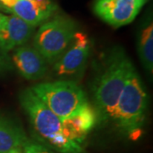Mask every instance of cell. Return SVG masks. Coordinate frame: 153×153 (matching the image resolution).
<instances>
[{"label": "cell", "instance_id": "cell-1", "mask_svg": "<svg viewBox=\"0 0 153 153\" xmlns=\"http://www.w3.org/2000/svg\"><path fill=\"white\" fill-rule=\"evenodd\" d=\"M134 68L122 47H113L103 59L92 86L98 123L111 122L122 91Z\"/></svg>", "mask_w": 153, "mask_h": 153}, {"label": "cell", "instance_id": "cell-2", "mask_svg": "<svg viewBox=\"0 0 153 153\" xmlns=\"http://www.w3.org/2000/svg\"><path fill=\"white\" fill-rule=\"evenodd\" d=\"M19 98L21 105L30 119L34 137L39 144L59 153H86L81 145L64 134L61 119L37 97L31 88L23 90Z\"/></svg>", "mask_w": 153, "mask_h": 153}, {"label": "cell", "instance_id": "cell-3", "mask_svg": "<svg viewBox=\"0 0 153 153\" xmlns=\"http://www.w3.org/2000/svg\"><path fill=\"white\" fill-rule=\"evenodd\" d=\"M148 96L135 68L130 72L115 109L111 122L123 135L133 140L142 134Z\"/></svg>", "mask_w": 153, "mask_h": 153}, {"label": "cell", "instance_id": "cell-4", "mask_svg": "<svg viewBox=\"0 0 153 153\" xmlns=\"http://www.w3.org/2000/svg\"><path fill=\"white\" fill-rule=\"evenodd\" d=\"M31 90L61 120L77 113L88 103L85 92L73 81L41 82Z\"/></svg>", "mask_w": 153, "mask_h": 153}, {"label": "cell", "instance_id": "cell-5", "mask_svg": "<svg viewBox=\"0 0 153 153\" xmlns=\"http://www.w3.org/2000/svg\"><path fill=\"white\" fill-rule=\"evenodd\" d=\"M76 22L57 16L44 23L34 37V48L49 63H55L71 43L76 33Z\"/></svg>", "mask_w": 153, "mask_h": 153}, {"label": "cell", "instance_id": "cell-6", "mask_svg": "<svg viewBox=\"0 0 153 153\" xmlns=\"http://www.w3.org/2000/svg\"><path fill=\"white\" fill-rule=\"evenodd\" d=\"M90 48V40L87 34L76 32L68 48L55 62L54 75L59 77L82 75L87 65Z\"/></svg>", "mask_w": 153, "mask_h": 153}, {"label": "cell", "instance_id": "cell-7", "mask_svg": "<svg viewBox=\"0 0 153 153\" xmlns=\"http://www.w3.org/2000/svg\"><path fill=\"white\" fill-rule=\"evenodd\" d=\"M147 0H95L94 12L115 28L131 23Z\"/></svg>", "mask_w": 153, "mask_h": 153}, {"label": "cell", "instance_id": "cell-8", "mask_svg": "<svg viewBox=\"0 0 153 153\" xmlns=\"http://www.w3.org/2000/svg\"><path fill=\"white\" fill-rule=\"evenodd\" d=\"M11 60L19 73L28 80L42 78L48 69L45 59L30 46H21L15 49Z\"/></svg>", "mask_w": 153, "mask_h": 153}, {"label": "cell", "instance_id": "cell-9", "mask_svg": "<svg viewBox=\"0 0 153 153\" xmlns=\"http://www.w3.org/2000/svg\"><path fill=\"white\" fill-rule=\"evenodd\" d=\"M61 122L64 134L72 141L81 145L88 134L95 127L98 118L94 108L88 103L77 113Z\"/></svg>", "mask_w": 153, "mask_h": 153}, {"label": "cell", "instance_id": "cell-10", "mask_svg": "<svg viewBox=\"0 0 153 153\" xmlns=\"http://www.w3.org/2000/svg\"><path fill=\"white\" fill-rule=\"evenodd\" d=\"M34 27L14 15L6 17L0 29V49L10 51L25 44L31 38Z\"/></svg>", "mask_w": 153, "mask_h": 153}, {"label": "cell", "instance_id": "cell-11", "mask_svg": "<svg viewBox=\"0 0 153 153\" xmlns=\"http://www.w3.org/2000/svg\"><path fill=\"white\" fill-rule=\"evenodd\" d=\"M29 142L21 126L0 116V153H23Z\"/></svg>", "mask_w": 153, "mask_h": 153}, {"label": "cell", "instance_id": "cell-12", "mask_svg": "<svg viewBox=\"0 0 153 153\" xmlns=\"http://www.w3.org/2000/svg\"><path fill=\"white\" fill-rule=\"evenodd\" d=\"M138 53L146 70L152 75L153 71V24L148 18L141 27L138 38Z\"/></svg>", "mask_w": 153, "mask_h": 153}, {"label": "cell", "instance_id": "cell-13", "mask_svg": "<svg viewBox=\"0 0 153 153\" xmlns=\"http://www.w3.org/2000/svg\"><path fill=\"white\" fill-rule=\"evenodd\" d=\"M10 12L34 28L53 16L38 9L30 0H18Z\"/></svg>", "mask_w": 153, "mask_h": 153}, {"label": "cell", "instance_id": "cell-14", "mask_svg": "<svg viewBox=\"0 0 153 153\" xmlns=\"http://www.w3.org/2000/svg\"><path fill=\"white\" fill-rule=\"evenodd\" d=\"M14 65L7 52L0 49V74L12 71Z\"/></svg>", "mask_w": 153, "mask_h": 153}, {"label": "cell", "instance_id": "cell-15", "mask_svg": "<svg viewBox=\"0 0 153 153\" xmlns=\"http://www.w3.org/2000/svg\"><path fill=\"white\" fill-rule=\"evenodd\" d=\"M24 153H55L54 151L50 150L46 146L37 142L28 143L24 149Z\"/></svg>", "mask_w": 153, "mask_h": 153}, {"label": "cell", "instance_id": "cell-16", "mask_svg": "<svg viewBox=\"0 0 153 153\" xmlns=\"http://www.w3.org/2000/svg\"><path fill=\"white\" fill-rule=\"evenodd\" d=\"M33 4L44 12H48L50 14H54L57 10V6L53 4L50 0H30Z\"/></svg>", "mask_w": 153, "mask_h": 153}, {"label": "cell", "instance_id": "cell-17", "mask_svg": "<svg viewBox=\"0 0 153 153\" xmlns=\"http://www.w3.org/2000/svg\"><path fill=\"white\" fill-rule=\"evenodd\" d=\"M18 0H0V5L3 6L4 9V11L10 12V10L13 8V6L16 4Z\"/></svg>", "mask_w": 153, "mask_h": 153}, {"label": "cell", "instance_id": "cell-18", "mask_svg": "<svg viewBox=\"0 0 153 153\" xmlns=\"http://www.w3.org/2000/svg\"><path fill=\"white\" fill-rule=\"evenodd\" d=\"M6 17H7V16H4V15H3V14H1V13H0V29L2 28L3 25H4V22H5Z\"/></svg>", "mask_w": 153, "mask_h": 153}, {"label": "cell", "instance_id": "cell-19", "mask_svg": "<svg viewBox=\"0 0 153 153\" xmlns=\"http://www.w3.org/2000/svg\"><path fill=\"white\" fill-rule=\"evenodd\" d=\"M0 10H4V9L3 8V6H1V5H0Z\"/></svg>", "mask_w": 153, "mask_h": 153}]
</instances>
